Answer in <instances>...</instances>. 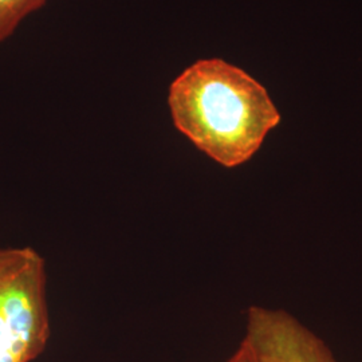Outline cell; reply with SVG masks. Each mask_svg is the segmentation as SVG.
<instances>
[{"label":"cell","instance_id":"cell-5","mask_svg":"<svg viewBox=\"0 0 362 362\" xmlns=\"http://www.w3.org/2000/svg\"><path fill=\"white\" fill-rule=\"evenodd\" d=\"M228 362H258L252 350L250 349V346L247 345L246 341L243 339V342L240 344L239 349L235 351L233 357L228 360Z\"/></svg>","mask_w":362,"mask_h":362},{"label":"cell","instance_id":"cell-2","mask_svg":"<svg viewBox=\"0 0 362 362\" xmlns=\"http://www.w3.org/2000/svg\"><path fill=\"white\" fill-rule=\"evenodd\" d=\"M50 338L46 263L31 247L0 248V362H31Z\"/></svg>","mask_w":362,"mask_h":362},{"label":"cell","instance_id":"cell-1","mask_svg":"<svg viewBox=\"0 0 362 362\" xmlns=\"http://www.w3.org/2000/svg\"><path fill=\"white\" fill-rule=\"evenodd\" d=\"M172 121L194 146L226 168L255 155L281 115L267 90L221 59H202L169 86Z\"/></svg>","mask_w":362,"mask_h":362},{"label":"cell","instance_id":"cell-3","mask_svg":"<svg viewBox=\"0 0 362 362\" xmlns=\"http://www.w3.org/2000/svg\"><path fill=\"white\" fill-rule=\"evenodd\" d=\"M245 341L258 362H337L324 341L286 311L250 308Z\"/></svg>","mask_w":362,"mask_h":362},{"label":"cell","instance_id":"cell-4","mask_svg":"<svg viewBox=\"0 0 362 362\" xmlns=\"http://www.w3.org/2000/svg\"><path fill=\"white\" fill-rule=\"evenodd\" d=\"M47 0H0V42L11 37L30 13L38 11Z\"/></svg>","mask_w":362,"mask_h":362}]
</instances>
